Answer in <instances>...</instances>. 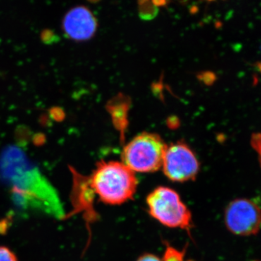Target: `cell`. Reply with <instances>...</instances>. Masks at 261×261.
Here are the masks:
<instances>
[{
	"label": "cell",
	"instance_id": "1",
	"mask_svg": "<svg viewBox=\"0 0 261 261\" xmlns=\"http://www.w3.org/2000/svg\"><path fill=\"white\" fill-rule=\"evenodd\" d=\"M0 178L18 207L55 219L64 218L58 191L18 145L7 146L0 153Z\"/></svg>",
	"mask_w": 261,
	"mask_h": 261
},
{
	"label": "cell",
	"instance_id": "12",
	"mask_svg": "<svg viewBox=\"0 0 261 261\" xmlns=\"http://www.w3.org/2000/svg\"><path fill=\"white\" fill-rule=\"evenodd\" d=\"M251 261H260V260H251Z\"/></svg>",
	"mask_w": 261,
	"mask_h": 261
},
{
	"label": "cell",
	"instance_id": "6",
	"mask_svg": "<svg viewBox=\"0 0 261 261\" xmlns=\"http://www.w3.org/2000/svg\"><path fill=\"white\" fill-rule=\"evenodd\" d=\"M224 220L226 228L233 234L255 235L261 228V209L249 199H235L226 207Z\"/></svg>",
	"mask_w": 261,
	"mask_h": 261
},
{
	"label": "cell",
	"instance_id": "5",
	"mask_svg": "<svg viewBox=\"0 0 261 261\" xmlns=\"http://www.w3.org/2000/svg\"><path fill=\"white\" fill-rule=\"evenodd\" d=\"M162 168L168 179L183 183L195 179L200 163L193 151L186 144L178 142L166 147Z\"/></svg>",
	"mask_w": 261,
	"mask_h": 261
},
{
	"label": "cell",
	"instance_id": "4",
	"mask_svg": "<svg viewBox=\"0 0 261 261\" xmlns=\"http://www.w3.org/2000/svg\"><path fill=\"white\" fill-rule=\"evenodd\" d=\"M166 147L159 135L141 134L123 148L122 163L135 173L155 172L162 168Z\"/></svg>",
	"mask_w": 261,
	"mask_h": 261
},
{
	"label": "cell",
	"instance_id": "2",
	"mask_svg": "<svg viewBox=\"0 0 261 261\" xmlns=\"http://www.w3.org/2000/svg\"><path fill=\"white\" fill-rule=\"evenodd\" d=\"M85 183L99 201L111 205L132 200L138 186L135 173L118 161L98 163Z\"/></svg>",
	"mask_w": 261,
	"mask_h": 261
},
{
	"label": "cell",
	"instance_id": "11",
	"mask_svg": "<svg viewBox=\"0 0 261 261\" xmlns=\"http://www.w3.org/2000/svg\"><path fill=\"white\" fill-rule=\"evenodd\" d=\"M136 261H162V260L154 254L145 253L139 257Z\"/></svg>",
	"mask_w": 261,
	"mask_h": 261
},
{
	"label": "cell",
	"instance_id": "8",
	"mask_svg": "<svg viewBox=\"0 0 261 261\" xmlns=\"http://www.w3.org/2000/svg\"><path fill=\"white\" fill-rule=\"evenodd\" d=\"M185 254V250L180 251L177 249L168 246L164 252L162 261H184Z\"/></svg>",
	"mask_w": 261,
	"mask_h": 261
},
{
	"label": "cell",
	"instance_id": "10",
	"mask_svg": "<svg viewBox=\"0 0 261 261\" xmlns=\"http://www.w3.org/2000/svg\"><path fill=\"white\" fill-rule=\"evenodd\" d=\"M251 145L258 154L259 162L261 168V134H254L252 136Z\"/></svg>",
	"mask_w": 261,
	"mask_h": 261
},
{
	"label": "cell",
	"instance_id": "3",
	"mask_svg": "<svg viewBox=\"0 0 261 261\" xmlns=\"http://www.w3.org/2000/svg\"><path fill=\"white\" fill-rule=\"evenodd\" d=\"M146 202L149 215L163 226L187 231L191 229V212L172 189L157 187L147 195Z\"/></svg>",
	"mask_w": 261,
	"mask_h": 261
},
{
	"label": "cell",
	"instance_id": "9",
	"mask_svg": "<svg viewBox=\"0 0 261 261\" xmlns=\"http://www.w3.org/2000/svg\"><path fill=\"white\" fill-rule=\"evenodd\" d=\"M0 261H18V259L8 247L0 246Z\"/></svg>",
	"mask_w": 261,
	"mask_h": 261
},
{
	"label": "cell",
	"instance_id": "7",
	"mask_svg": "<svg viewBox=\"0 0 261 261\" xmlns=\"http://www.w3.org/2000/svg\"><path fill=\"white\" fill-rule=\"evenodd\" d=\"M65 35L75 41L90 39L97 30V23L92 12L84 6L70 9L62 23Z\"/></svg>",
	"mask_w": 261,
	"mask_h": 261
}]
</instances>
